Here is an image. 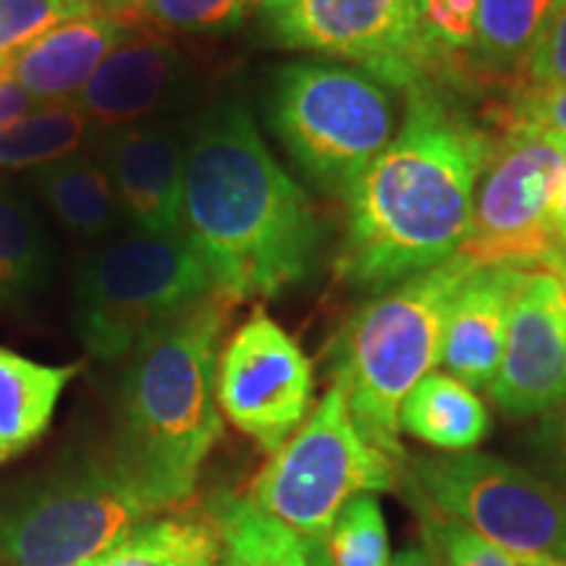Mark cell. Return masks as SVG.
<instances>
[{
	"instance_id": "obj_1",
	"label": "cell",
	"mask_w": 566,
	"mask_h": 566,
	"mask_svg": "<svg viewBox=\"0 0 566 566\" xmlns=\"http://www.w3.org/2000/svg\"><path fill=\"white\" fill-rule=\"evenodd\" d=\"M184 237L231 302L275 300L313 279L325 226L273 158L242 101L184 129Z\"/></svg>"
},
{
	"instance_id": "obj_2",
	"label": "cell",
	"mask_w": 566,
	"mask_h": 566,
	"mask_svg": "<svg viewBox=\"0 0 566 566\" xmlns=\"http://www.w3.org/2000/svg\"><path fill=\"white\" fill-rule=\"evenodd\" d=\"M493 145L436 84L407 90L394 142L344 197V281L380 294L454 258Z\"/></svg>"
},
{
	"instance_id": "obj_3",
	"label": "cell",
	"mask_w": 566,
	"mask_h": 566,
	"mask_svg": "<svg viewBox=\"0 0 566 566\" xmlns=\"http://www.w3.org/2000/svg\"><path fill=\"white\" fill-rule=\"evenodd\" d=\"M233 304L212 289L126 357L108 462L160 512L192 499L223 436L216 373Z\"/></svg>"
},
{
	"instance_id": "obj_4",
	"label": "cell",
	"mask_w": 566,
	"mask_h": 566,
	"mask_svg": "<svg viewBox=\"0 0 566 566\" xmlns=\"http://www.w3.org/2000/svg\"><path fill=\"white\" fill-rule=\"evenodd\" d=\"M475 263L454 254L446 263L417 273L375 294L344 325L336 342L334 384L363 436L388 459L405 467L399 409L424 375L441 365L449 304Z\"/></svg>"
},
{
	"instance_id": "obj_5",
	"label": "cell",
	"mask_w": 566,
	"mask_h": 566,
	"mask_svg": "<svg viewBox=\"0 0 566 566\" xmlns=\"http://www.w3.org/2000/svg\"><path fill=\"white\" fill-rule=\"evenodd\" d=\"M265 118L307 181L342 197L401 126L391 87L359 69L325 61L275 69Z\"/></svg>"
},
{
	"instance_id": "obj_6",
	"label": "cell",
	"mask_w": 566,
	"mask_h": 566,
	"mask_svg": "<svg viewBox=\"0 0 566 566\" xmlns=\"http://www.w3.org/2000/svg\"><path fill=\"white\" fill-rule=\"evenodd\" d=\"M212 289L216 281L184 233L150 237L124 229L80 263L74 283L76 334L92 357L116 363Z\"/></svg>"
},
{
	"instance_id": "obj_7",
	"label": "cell",
	"mask_w": 566,
	"mask_h": 566,
	"mask_svg": "<svg viewBox=\"0 0 566 566\" xmlns=\"http://www.w3.org/2000/svg\"><path fill=\"white\" fill-rule=\"evenodd\" d=\"M155 514L111 462L63 464L0 495V566H97Z\"/></svg>"
},
{
	"instance_id": "obj_8",
	"label": "cell",
	"mask_w": 566,
	"mask_h": 566,
	"mask_svg": "<svg viewBox=\"0 0 566 566\" xmlns=\"http://www.w3.org/2000/svg\"><path fill=\"white\" fill-rule=\"evenodd\" d=\"M401 467L363 436L334 384L302 428L268 454L250 501L304 543L323 541L336 514L365 493L394 491Z\"/></svg>"
},
{
	"instance_id": "obj_9",
	"label": "cell",
	"mask_w": 566,
	"mask_h": 566,
	"mask_svg": "<svg viewBox=\"0 0 566 566\" xmlns=\"http://www.w3.org/2000/svg\"><path fill=\"white\" fill-rule=\"evenodd\" d=\"M407 499L475 530L516 562H566V491L504 459L478 451L409 457Z\"/></svg>"
},
{
	"instance_id": "obj_10",
	"label": "cell",
	"mask_w": 566,
	"mask_h": 566,
	"mask_svg": "<svg viewBox=\"0 0 566 566\" xmlns=\"http://www.w3.org/2000/svg\"><path fill=\"white\" fill-rule=\"evenodd\" d=\"M260 24L273 45L346 61L391 90L443 74L417 0H263Z\"/></svg>"
},
{
	"instance_id": "obj_11",
	"label": "cell",
	"mask_w": 566,
	"mask_h": 566,
	"mask_svg": "<svg viewBox=\"0 0 566 566\" xmlns=\"http://www.w3.org/2000/svg\"><path fill=\"white\" fill-rule=\"evenodd\" d=\"M562 176V139L509 129L480 176L470 233L457 254L478 268H541L558 250Z\"/></svg>"
},
{
	"instance_id": "obj_12",
	"label": "cell",
	"mask_w": 566,
	"mask_h": 566,
	"mask_svg": "<svg viewBox=\"0 0 566 566\" xmlns=\"http://www.w3.org/2000/svg\"><path fill=\"white\" fill-rule=\"evenodd\" d=\"M216 396L226 420L273 454L313 412V363L296 338L258 307L221 346Z\"/></svg>"
},
{
	"instance_id": "obj_13",
	"label": "cell",
	"mask_w": 566,
	"mask_h": 566,
	"mask_svg": "<svg viewBox=\"0 0 566 566\" xmlns=\"http://www.w3.org/2000/svg\"><path fill=\"white\" fill-rule=\"evenodd\" d=\"M488 394L514 420L543 417L566 401V294L543 268L525 271L520 283L504 357Z\"/></svg>"
},
{
	"instance_id": "obj_14",
	"label": "cell",
	"mask_w": 566,
	"mask_h": 566,
	"mask_svg": "<svg viewBox=\"0 0 566 566\" xmlns=\"http://www.w3.org/2000/svg\"><path fill=\"white\" fill-rule=\"evenodd\" d=\"M90 150L111 176L126 229L184 233V132L174 118L95 132Z\"/></svg>"
},
{
	"instance_id": "obj_15",
	"label": "cell",
	"mask_w": 566,
	"mask_h": 566,
	"mask_svg": "<svg viewBox=\"0 0 566 566\" xmlns=\"http://www.w3.org/2000/svg\"><path fill=\"white\" fill-rule=\"evenodd\" d=\"M192 101V71L174 42L134 32L113 51L74 103L95 132L113 126L174 118Z\"/></svg>"
},
{
	"instance_id": "obj_16",
	"label": "cell",
	"mask_w": 566,
	"mask_h": 566,
	"mask_svg": "<svg viewBox=\"0 0 566 566\" xmlns=\"http://www.w3.org/2000/svg\"><path fill=\"white\" fill-rule=\"evenodd\" d=\"M525 271L504 265L475 268L446 315L441 365L470 388H488L504 357L512 304Z\"/></svg>"
},
{
	"instance_id": "obj_17",
	"label": "cell",
	"mask_w": 566,
	"mask_h": 566,
	"mask_svg": "<svg viewBox=\"0 0 566 566\" xmlns=\"http://www.w3.org/2000/svg\"><path fill=\"white\" fill-rule=\"evenodd\" d=\"M139 30L132 21L105 13L66 21L13 53L9 76L40 105L71 101L97 66Z\"/></svg>"
},
{
	"instance_id": "obj_18",
	"label": "cell",
	"mask_w": 566,
	"mask_h": 566,
	"mask_svg": "<svg viewBox=\"0 0 566 566\" xmlns=\"http://www.w3.org/2000/svg\"><path fill=\"white\" fill-rule=\"evenodd\" d=\"M30 181L63 229L82 242L103 244L126 229L111 176L90 147L34 168Z\"/></svg>"
},
{
	"instance_id": "obj_19",
	"label": "cell",
	"mask_w": 566,
	"mask_h": 566,
	"mask_svg": "<svg viewBox=\"0 0 566 566\" xmlns=\"http://www.w3.org/2000/svg\"><path fill=\"white\" fill-rule=\"evenodd\" d=\"M80 365H45L0 346V464L30 451L51 428Z\"/></svg>"
},
{
	"instance_id": "obj_20",
	"label": "cell",
	"mask_w": 566,
	"mask_h": 566,
	"mask_svg": "<svg viewBox=\"0 0 566 566\" xmlns=\"http://www.w3.org/2000/svg\"><path fill=\"white\" fill-rule=\"evenodd\" d=\"M399 428L443 454H459L491 433V415L475 388L449 373H430L401 401Z\"/></svg>"
},
{
	"instance_id": "obj_21",
	"label": "cell",
	"mask_w": 566,
	"mask_h": 566,
	"mask_svg": "<svg viewBox=\"0 0 566 566\" xmlns=\"http://www.w3.org/2000/svg\"><path fill=\"white\" fill-rule=\"evenodd\" d=\"M97 566H221V533L210 506L166 509L103 556Z\"/></svg>"
},
{
	"instance_id": "obj_22",
	"label": "cell",
	"mask_w": 566,
	"mask_h": 566,
	"mask_svg": "<svg viewBox=\"0 0 566 566\" xmlns=\"http://www.w3.org/2000/svg\"><path fill=\"white\" fill-rule=\"evenodd\" d=\"M53 263L45 223L13 184L0 179V307L24 304L45 292Z\"/></svg>"
},
{
	"instance_id": "obj_23",
	"label": "cell",
	"mask_w": 566,
	"mask_h": 566,
	"mask_svg": "<svg viewBox=\"0 0 566 566\" xmlns=\"http://www.w3.org/2000/svg\"><path fill=\"white\" fill-rule=\"evenodd\" d=\"M208 506L221 533V566H310L307 543L254 506L250 495L221 493Z\"/></svg>"
},
{
	"instance_id": "obj_24",
	"label": "cell",
	"mask_w": 566,
	"mask_h": 566,
	"mask_svg": "<svg viewBox=\"0 0 566 566\" xmlns=\"http://www.w3.org/2000/svg\"><path fill=\"white\" fill-rule=\"evenodd\" d=\"M556 0H478L475 51L483 71L516 74L546 32Z\"/></svg>"
},
{
	"instance_id": "obj_25",
	"label": "cell",
	"mask_w": 566,
	"mask_h": 566,
	"mask_svg": "<svg viewBox=\"0 0 566 566\" xmlns=\"http://www.w3.org/2000/svg\"><path fill=\"white\" fill-rule=\"evenodd\" d=\"M92 137H95V126L74 101L40 105L30 116L0 132V168L34 171L71 153H80L82 147H90Z\"/></svg>"
},
{
	"instance_id": "obj_26",
	"label": "cell",
	"mask_w": 566,
	"mask_h": 566,
	"mask_svg": "<svg viewBox=\"0 0 566 566\" xmlns=\"http://www.w3.org/2000/svg\"><path fill=\"white\" fill-rule=\"evenodd\" d=\"M323 551L331 566H391L386 516L375 493L357 495L336 514Z\"/></svg>"
},
{
	"instance_id": "obj_27",
	"label": "cell",
	"mask_w": 566,
	"mask_h": 566,
	"mask_svg": "<svg viewBox=\"0 0 566 566\" xmlns=\"http://www.w3.org/2000/svg\"><path fill=\"white\" fill-rule=\"evenodd\" d=\"M103 13V0H0V61L66 21Z\"/></svg>"
},
{
	"instance_id": "obj_28",
	"label": "cell",
	"mask_w": 566,
	"mask_h": 566,
	"mask_svg": "<svg viewBox=\"0 0 566 566\" xmlns=\"http://www.w3.org/2000/svg\"><path fill=\"white\" fill-rule=\"evenodd\" d=\"M254 0H129L139 24H155L171 32L218 34L242 24Z\"/></svg>"
},
{
	"instance_id": "obj_29",
	"label": "cell",
	"mask_w": 566,
	"mask_h": 566,
	"mask_svg": "<svg viewBox=\"0 0 566 566\" xmlns=\"http://www.w3.org/2000/svg\"><path fill=\"white\" fill-rule=\"evenodd\" d=\"M422 522V543L436 551L441 566H522L504 548L493 546L475 530L449 516L436 514L420 501H409Z\"/></svg>"
},
{
	"instance_id": "obj_30",
	"label": "cell",
	"mask_w": 566,
	"mask_h": 566,
	"mask_svg": "<svg viewBox=\"0 0 566 566\" xmlns=\"http://www.w3.org/2000/svg\"><path fill=\"white\" fill-rule=\"evenodd\" d=\"M509 129H527L566 139V87H520L509 108Z\"/></svg>"
},
{
	"instance_id": "obj_31",
	"label": "cell",
	"mask_w": 566,
	"mask_h": 566,
	"mask_svg": "<svg viewBox=\"0 0 566 566\" xmlns=\"http://www.w3.org/2000/svg\"><path fill=\"white\" fill-rule=\"evenodd\" d=\"M522 87H566V3L554 11L541 42L522 66Z\"/></svg>"
},
{
	"instance_id": "obj_32",
	"label": "cell",
	"mask_w": 566,
	"mask_h": 566,
	"mask_svg": "<svg viewBox=\"0 0 566 566\" xmlns=\"http://www.w3.org/2000/svg\"><path fill=\"white\" fill-rule=\"evenodd\" d=\"M533 443L541 464L551 472L554 483L566 491V401L541 417Z\"/></svg>"
},
{
	"instance_id": "obj_33",
	"label": "cell",
	"mask_w": 566,
	"mask_h": 566,
	"mask_svg": "<svg viewBox=\"0 0 566 566\" xmlns=\"http://www.w3.org/2000/svg\"><path fill=\"white\" fill-rule=\"evenodd\" d=\"M34 108H40V103L6 74L0 80V132L9 129L11 124L21 122L24 116H30Z\"/></svg>"
},
{
	"instance_id": "obj_34",
	"label": "cell",
	"mask_w": 566,
	"mask_h": 566,
	"mask_svg": "<svg viewBox=\"0 0 566 566\" xmlns=\"http://www.w3.org/2000/svg\"><path fill=\"white\" fill-rule=\"evenodd\" d=\"M391 566H441L438 562L436 551L428 546V543H420V546H409L391 558Z\"/></svg>"
},
{
	"instance_id": "obj_35",
	"label": "cell",
	"mask_w": 566,
	"mask_h": 566,
	"mask_svg": "<svg viewBox=\"0 0 566 566\" xmlns=\"http://www.w3.org/2000/svg\"><path fill=\"white\" fill-rule=\"evenodd\" d=\"M541 268H543V271L556 275L558 283H562L564 294H566V247H558V250L551 252L546 258V263H543Z\"/></svg>"
},
{
	"instance_id": "obj_36",
	"label": "cell",
	"mask_w": 566,
	"mask_h": 566,
	"mask_svg": "<svg viewBox=\"0 0 566 566\" xmlns=\"http://www.w3.org/2000/svg\"><path fill=\"white\" fill-rule=\"evenodd\" d=\"M564 176H562V200H558V247H566V139H562Z\"/></svg>"
},
{
	"instance_id": "obj_37",
	"label": "cell",
	"mask_w": 566,
	"mask_h": 566,
	"mask_svg": "<svg viewBox=\"0 0 566 566\" xmlns=\"http://www.w3.org/2000/svg\"><path fill=\"white\" fill-rule=\"evenodd\" d=\"M307 558H310V566H331V564H328V558H325L323 541L307 543Z\"/></svg>"
},
{
	"instance_id": "obj_38",
	"label": "cell",
	"mask_w": 566,
	"mask_h": 566,
	"mask_svg": "<svg viewBox=\"0 0 566 566\" xmlns=\"http://www.w3.org/2000/svg\"><path fill=\"white\" fill-rule=\"evenodd\" d=\"M522 566H566V562H556V558H530V562H522Z\"/></svg>"
},
{
	"instance_id": "obj_39",
	"label": "cell",
	"mask_w": 566,
	"mask_h": 566,
	"mask_svg": "<svg viewBox=\"0 0 566 566\" xmlns=\"http://www.w3.org/2000/svg\"><path fill=\"white\" fill-rule=\"evenodd\" d=\"M562 3H566V0H556V9H558V6H562Z\"/></svg>"
},
{
	"instance_id": "obj_40",
	"label": "cell",
	"mask_w": 566,
	"mask_h": 566,
	"mask_svg": "<svg viewBox=\"0 0 566 566\" xmlns=\"http://www.w3.org/2000/svg\"><path fill=\"white\" fill-rule=\"evenodd\" d=\"M254 3H263V0H254Z\"/></svg>"
}]
</instances>
